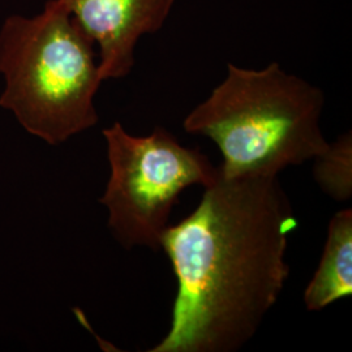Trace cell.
I'll return each instance as SVG.
<instances>
[{
  "mask_svg": "<svg viewBox=\"0 0 352 352\" xmlns=\"http://www.w3.org/2000/svg\"><path fill=\"white\" fill-rule=\"evenodd\" d=\"M324 104L321 89L276 62L263 69L230 63L226 78L183 126L215 142L223 157L221 175L278 176L329 146L320 126Z\"/></svg>",
  "mask_w": 352,
  "mask_h": 352,
  "instance_id": "cell-2",
  "label": "cell"
},
{
  "mask_svg": "<svg viewBox=\"0 0 352 352\" xmlns=\"http://www.w3.org/2000/svg\"><path fill=\"white\" fill-rule=\"evenodd\" d=\"M103 138L111 168L101 199L109 227L126 248L161 250L180 193L192 186H212L219 168L164 126L148 136H132L116 122L103 131Z\"/></svg>",
  "mask_w": 352,
  "mask_h": 352,
  "instance_id": "cell-4",
  "label": "cell"
},
{
  "mask_svg": "<svg viewBox=\"0 0 352 352\" xmlns=\"http://www.w3.org/2000/svg\"><path fill=\"white\" fill-rule=\"evenodd\" d=\"M0 106L26 131L58 145L98 123L101 85L94 42L59 0L33 19L11 16L0 30Z\"/></svg>",
  "mask_w": 352,
  "mask_h": 352,
  "instance_id": "cell-3",
  "label": "cell"
},
{
  "mask_svg": "<svg viewBox=\"0 0 352 352\" xmlns=\"http://www.w3.org/2000/svg\"><path fill=\"white\" fill-rule=\"evenodd\" d=\"M298 218L278 176L221 175L161 240L177 280L170 330L151 352H235L289 279Z\"/></svg>",
  "mask_w": 352,
  "mask_h": 352,
  "instance_id": "cell-1",
  "label": "cell"
},
{
  "mask_svg": "<svg viewBox=\"0 0 352 352\" xmlns=\"http://www.w3.org/2000/svg\"><path fill=\"white\" fill-rule=\"evenodd\" d=\"M100 47L102 80L122 78L135 65L140 38L162 29L175 0H59Z\"/></svg>",
  "mask_w": 352,
  "mask_h": 352,
  "instance_id": "cell-5",
  "label": "cell"
},
{
  "mask_svg": "<svg viewBox=\"0 0 352 352\" xmlns=\"http://www.w3.org/2000/svg\"><path fill=\"white\" fill-rule=\"evenodd\" d=\"M314 161V176L320 188L336 201H349L352 195L351 132L329 142Z\"/></svg>",
  "mask_w": 352,
  "mask_h": 352,
  "instance_id": "cell-7",
  "label": "cell"
},
{
  "mask_svg": "<svg viewBox=\"0 0 352 352\" xmlns=\"http://www.w3.org/2000/svg\"><path fill=\"white\" fill-rule=\"evenodd\" d=\"M352 294V210L336 214L327 228L324 253L304 291L308 311H321Z\"/></svg>",
  "mask_w": 352,
  "mask_h": 352,
  "instance_id": "cell-6",
  "label": "cell"
}]
</instances>
